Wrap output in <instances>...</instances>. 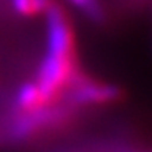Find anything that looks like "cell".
<instances>
[{
    "mask_svg": "<svg viewBox=\"0 0 152 152\" xmlns=\"http://www.w3.org/2000/svg\"><path fill=\"white\" fill-rule=\"evenodd\" d=\"M53 0H12L13 10L23 16H36L44 13Z\"/></svg>",
    "mask_w": 152,
    "mask_h": 152,
    "instance_id": "obj_5",
    "label": "cell"
},
{
    "mask_svg": "<svg viewBox=\"0 0 152 152\" xmlns=\"http://www.w3.org/2000/svg\"><path fill=\"white\" fill-rule=\"evenodd\" d=\"M49 105L44 99L41 88L36 81L23 83L15 96V108L16 113H29V112L39 110V108Z\"/></svg>",
    "mask_w": 152,
    "mask_h": 152,
    "instance_id": "obj_4",
    "label": "cell"
},
{
    "mask_svg": "<svg viewBox=\"0 0 152 152\" xmlns=\"http://www.w3.org/2000/svg\"><path fill=\"white\" fill-rule=\"evenodd\" d=\"M71 5H75L76 8H79L88 18H91L96 23L104 21V10L100 7L99 0H68Z\"/></svg>",
    "mask_w": 152,
    "mask_h": 152,
    "instance_id": "obj_6",
    "label": "cell"
},
{
    "mask_svg": "<svg viewBox=\"0 0 152 152\" xmlns=\"http://www.w3.org/2000/svg\"><path fill=\"white\" fill-rule=\"evenodd\" d=\"M68 100L71 105H105L113 104L123 97L120 86L102 83L76 71L68 83Z\"/></svg>",
    "mask_w": 152,
    "mask_h": 152,
    "instance_id": "obj_2",
    "label": "cell"
},
{
    "mask_svg": "<svg viewBox=\"0 0 152 152\" xmlns=\"http://www.w3.org/2000/svg\"><path fill=\"white\" fill-rule=\"evenodd\" d=\"M75 57H60L45 53L37 70V86L41 88L47 104H55L61 91L68 86L76 73Z\"/></svg>",
    "mask_w": 152,
    "mask_h": 152,
    "instance_id": "obj_1",
    "label": "cell"
},
{
    "mask_svg": "<svg viewBox=\"0 0 152 152\" xmlns=\"http://www.w3.org/2000/svg\"><path fill=\"white\" fill-rule=\"evenodd\" d=\"M47 16V53L60 57H75V36L57 2H52L45 10Z\"/></svg>",
    "mask_w": 152,
    "mask_h": 152,
    "instance_id": "obj_3",
    "label": "cell"
}]
</instances>
